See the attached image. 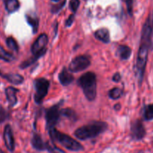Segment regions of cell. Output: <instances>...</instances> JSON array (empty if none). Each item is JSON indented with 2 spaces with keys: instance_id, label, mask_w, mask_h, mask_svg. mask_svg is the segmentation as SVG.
<instances>
[{
  "instance_id": "cell-2",
  "label": "cell",
  "mask_w": 153,
  "mask_h": 153,
  "mask_svg": "<svg viewBox=\"0 0 153 153\" xmlns=\"http://www.w3.org/2000/svg\"><path fill=\"white\" fill-rule=\"evenodd\" d=\"M107 128L108 124L102 121H94L91 123L77 128L74 134L79 140H85L97 137L105 131Z\"/></svg>"
},
{
  "instance_id": "cell-17",
  "label": "cell",
  "mask_w": 153,
  "mask_h": 153,
  "mask_svg": "<svg viewBox=\"0 0 153 153\" xmlns=\"http://www.w3.org/2000/svg\"><path fill=\"white\" fill-rule=\"evenodd\" d=\"M4 6L8 13H13L19 8L20 4L19 0H4Z\"/></svg>"
},
{
  "instance_id": "cell-11",
  "label": "cell",
  "mask_w": 153,
  "mask_h": 153,
  "mask_svg": "<svg viewBox=\"0 0 153 153\" xmlns=\"http://www.w3.org/2000/svg\"><path fill=\"white\" fill-rule=\"evenodd\" d=\"M31 145L35 149L38 151L46 150L47 148V142H44L42 139L41 136L37 133H34L31 140Z\"/></svg>"
},
{
  "instance_id": "cell-30",
  "label": "cell",
  "mask_w": 153,
  "mask_h": 153,
  "mask_svg": "<svg viewBox=\"0 0 153 153\" xmlns=\"http://www.w3.org/2000/svg\"><path fill=\"white\" fill-rule=\"evenodd\" d=\"M112 80L115 82H119L121 80V76L119 73H116L113 76V78H112Z\"/></svg>"
},
{
  "instance_id": "cell-14",
  "label": "cell",
  "mask_w": 153,
  "mask_h": 153,
  "mask_svg": "<svg viewBox=\"0 0 153 153\" xmlns=\"http://www.w3.org/2000/svg\"><path fill=\"white\" fill-rule=\"evenodd\" d=\"M0 76L3 79H6L7 82L13 85H20L23 82L24 79L21 75L17 73H8V74H4L0 71Z\"/></svg>"
},
{
  "instance_id": "cell-10",
  "label": "cell",
  "mask_w": 153,
  "mask_h": 153,
  "mask_svg": "<svg viewBox=\"0 0 153 153\" xmlns=\"http://www.w3.org/2000/svg\"><path fill=\"white\" fill-rule=\"evenodd\" d=\"M4 144L10 152H13L15 149V140L13 137V131L10 125H6L3 133Z\"/></svg>"
},
{
  "instance_id": "cell-28",
  "label": "cell",
  "mask_w": 153,
  "mask_h": 153,
  "mask_svg": "<svg viewBox=\"0 0 153 153\" xmlns=\"http://www.w3.org/2000/svg\"><path fill=\"white\" fill-rule=\"evenodd\" d=\"M66 1H67V0H63L62 2L60 3L59 4H57V5L52 6V13H58V11H60V10H61V9L64 7V6L65 5Z\"/></svg>"
},
{
  "instance_id": "cell-19",
  "label": "cell",
  "mask_w": 153,
  "mask_h": 153,
  "mask_svg": "<svg viewBox=\"0 0 153 153\" xmlns=\"http://www.w3.org/2000/svg\"><path fill=\"white\" fill-rule=\"evenodd\" d=\"M143 118L147 121L153 120V104L147 105L143 109Z\"/></svg>"
},
{
  "instance_id": "cell-23",
  "label": "cell",
  "mask_w": 153,
  "mask_h": 153,
  "mask_svg": "<svg viewBox=\"0 0 153 153\" xmlns=\"http://www.w3.org/2000/svg\"><path fill=\"white\" fill-rule=\"evenodd\" d=\"M6 44H7V47H8L9 49H11L12 51L18 52V50H19L17 43H16V41L13 38V37H7V40H6Z\"/></svg>"
},
{
  "instance_id": "cell-12",
  "label": "cell",
  "mask_w": 153,
  "mask_h": 153,
  "mask_svg": "<svg viewBox=\"0 0 153 153\" xmlns=\"http://www.w3.org/2000/svg\"><path fill=\"white\" fill-rule=\"evenodd\" d=\"M19 92V90L13 87H8L5 89V95L10 107H13L17 103L16 94Z\"/></svg>"
},
{
  "instance_id": "cell-27",
  "label": "cell",
  "mask_w": 153,
  "mask_h": 153,
  "mask_svg": "<svg viewBox=\"0 0 153 153\" xmlns=\"http://www.w3.org/2000/svg\"><path fill=\"white\" fill-rule=\"evenodd\" d=\"M126 4L127 10L130 16H132L133 14V4H134V0H123Z\"/></svg>"
},
{
  "instance_id": "cell-29",
  "label": "cell",
  "mask_w": 153,
  "mask_h": 153,
  "mask_svg": "<svg viewBox=\"0 0 153 153\" xmlns=\"http://www.w3.org/2000/svg\"><path fill=\"white\" fill-rule=\"evenodd\" d=\"M74 20H75V14L73 13V14L70 15V16L68 17V19L65 21V26L67 27V28H68V27H70L72 25H73Z\"/></svg>"
},
{
  "instance_id": "cell-1",
  "label": "cell",
  "mask_w": 153,
  "mask_h": 153,
  "mask_svg": "<svg viewBox=\"0 0 153 153\" xmlns=\"http://www.w3.org/2000/svg\"><path fill=\"white\" fill-rule=\"evenodd\" d=\"M153 31V11L148 15L146 21L143 25L140 38V47L137 52V61L135 64V74L138 81L139 85L143 83L145 70L148 61L149 52L152 46V36Z\"/></svg>"
},
{
  "instance_id": "cell-9",
  "label": "cell",
  "mask_w": 153,
  "mask_h": 153,
  "mask_svg": "<svg viewBox=\"0 0 153 153\" xmlns=\"http://www.w3.org/2000/svg\"><path fill=\"white\" fill-rule=\"evenodd\" d=\"M146 131L140 120H136L131 125V136L134 140H141L146 136Z\"/></svg>"
},
{
  "instance_id": "cell-15",
  "label": "cell",
  "mask_w": 153,
  "mask_h": 153,
  "mask_svg": "<svg viewBox=\"0 0 153 153\" xmlns=\"http://www.w3.org/2000/svg\"><path fill=\"white\" fill-rule=\"evenodd\" d=\"M94 36L97 40L105 43H108L110 42V33H109L108 28H102L97 30L94 32Z\"/></svg>"
},
{
  "instance_id": "cell-7",
  "label": "cell",
  "mask_w": 153,
  "mask_h": 153,
  "mask_svg": "<svg viewBox=\"0 0 153 153\" xmlns=\"http://www.w3.org/2000/svg\"><path fill=\"white\" fill-rule=\"evenodd\" d=\"M91 64V58L88 55H79L76 57L69 66V70L72 73H78L88 68Z\"/></svg>"
},
{
  "instance_id": "cell-6",
  "label": "cell",
  "mask_w": 153,
  "mask_h": 153,
  "mask_svg": "<svg viewBox=\"0 0 153 153\" xmlns=\"http://www.w3.org/2000/svg\"><path fill=\"white\" fill-rule=\"evenodd\" d=\"M63 103V101H61L60 103L52 105V107L49 108L46 111V114H45V117H46V128L48 130L49 128H54L57 123H58V120H59L60 116H61V109H60V106Z\"/></svg>"
},
{
  "instance_id": "cell-13",
  "label": "cell",
  "mask_w": 153,
  "mask_h": 153,
  "mask_svg": "<svg viewBox=\"0 0 153 153\" xmlns=\"http://www.w3.org/2000/svg\"><path fill=\"white\" fill-rule=\"evenodd\" d=\"M69 71L70 70H68L66 67H64L58 75V79H59L60 82L64 86H67V85H70L74 80L73 76Z\"/></svg>"
},
{
  "instance_id": "cell-24",
  "label": "cell",
  "mask_w": 153,
  "mask_h": 153,
  "mask_svg": "<svg viewBox=\"0 0 153 153\" xmlns=\"http://www.w3.org/2000/svg\"><path fill=\"white\" fill-rule=\"evenodd\" d=\"M46 151H48L49 153H66L64 150L61 149L60 148L57 147L55 144H50L49 142H47Z\"/></svg>"
},
{
  "instance_id": "cell-3",
  "label": "cell",
  "mask_w": 153,
  "mask_h": 153,
  "mask_svg": "<svg viewBox=\"0 0 153 153\" xmlns=\"http://www.w3.org/2000/svg\"><path fill=\"white\" fill-rule=\"evenodd\" d=\"M49 134L52 141L60 143L61 146L65 147L68 150L73 152H79L84 150L83 146L80 143L67 134L58 131L55 127L49 128Z\"/></svg>"
},
{
  "instance_id": "cell-16",
  "label": "cell",
  "mask_w": 153,
  "mask_h": 153,
  "mask_svg": "<svg viewBox=\"0 0 153 153\" xmlns=\"http://www.w3.org/2000/svg\"><path fill=\"white\" fill-rule=\"evenodd\" d=\"M131 55V49L128 46L120 45L117 49V55L121 60H128Z\"/></svg>"
},
{
  "instance_id": "cell-5",
  "label": "cell",
  "mask_w": 153,
  "mask_h": 153,
  "mask_svg": "<svg viewBox=\"0 0 153 153\" xmlns=\"http://www.w3.org/2000/svg\"><path fill=\"white\" fill-rule=\"evenodd\" d=\"M35 88L34 102L37 104H41L46 97L49 88V82L45 78H38L34 82Z\"/></svg>"
},
{
  "instance_id": "cell-4",
  "label": "cell",
  "mask_w": 153,
  "mask_h": 153,
  "mask_svg": "<svg viewBox=\"0 0 153 153\" xmlns=\"http://www.w3.org/2000/svg\"><path fill=\"white\" fill-rule=\"evenodd\" d=\"M78 85L82 88L88 101H94L97 97V76L92 72L82 75L78 80Z\"/></svg>"
},
{
  "instance_id": "cell-33",
  "label": "cell",
  "mask_w": 153,
  "mask_h": 153,
  "mask_svg": "<svg viewBox=\"0 0 153 153\" xmlns=\"http://www.w3.org/2000/svg\"><path fill=\"white\" fill-rule=\"evenodd\" d=\"M52 1H59L60 0H52Z\"/></svg>"
},
{
  "instance_id": "cell-26",
  "label": "cell",
  "mask_w": 153,
  "mask_h": 153,
  "mask_svg": "<svg viewBox=\"0 0 153 153\" xmlns=\"http://www.w3.org/2000/svg\"><path fill=\"white\" fill-rule=\"evenodd\" d=\"M9 115L7 111L1 105H0V123H4L6 120H7Z\"/></svg>"
},
{
  "instance_id": "cell-8",
  "label": "cell",
  "mask_w": 153,
  "mask_h": 153,
  "mask_svg": "<svg viewBox=\"0 0 153 153\" xmlns=\"http://www.w3.org/2000/svg\"><path fill=\"white\" fill-rule=\"evenodd\" d=\"M48 43V37L46 34H42L37 38L31 46V52L33 55L39 58L43 56L46 52V45Z\"/></svg>"
},
{
  "instance_id": "cell-32",
  "label": "cell",
  "mask_w": 153,
  "mask_h": 153,
  "mask_svg": "<svg viewBox=\"0 0 153 153\" xmlns=\"http://www.w3.org/2000/svg\"><path fill=\"white\" fill-rule=\"evenodd\" d=\"M136 153H144L143 152V151H139V152H136Z\"/></svg>"
},
{
  "instance_id": "cell-18",
  "label": "cell",
  "mask_w": 153,
  "mask_h": 153,
  "mask_svg": "<svg viewBox=\"0 0 153 153\" xmlns=\"http://www.w3.org/2000/svg\"><path fill=\"white\" fill-rule=\"evenodd\" d=\"M26 18L27 22L30 25L32 28V31L34 34H36L37 32V30H38V26H39V19L37 16H31V15L27 14L25 16Z\"/></svg>"
},
{
  "instance_id": "cell-20",
  "label": "cell",
  "mask_w": 153,
  "mask_h": 153,
  "mask_svg": "<svg viewBox=\"0 0 153 153\" xmlns=\"http://www.w3.org/2000/svg\"><path fill=\"white\" fill-rule=\"evenodd\" d=\"M123 95V90L119 88H114L109 91L108 96L112 100H117Z\"/></svg>"
},
{
  "instance_id": "cell-34",
  "label": "cell",
  "mask_w": 153,
  "mask_h": 153,
  "mask_svg": "<svg viewBox=\"0 0 153 153\" xmlns=\"http://www.w3.org/2000/svg\"><path fill=\"white\" fill-rule=\"evenodd\" d=\"M152 34H153V31H152Z\"/></svg>"
},
{
  "instance_id": "cell-31",
  "label": "cell",
  "mask_w": 153,
  "mask_h": 153,
  "mask_svg": "<svg viewBox=\"0 0 153 153\" xmlns=\"http://www.w3.org/2000/svg\"><path fill=\"white\" fill-rule=\"evenodd\" d=\"M0 153H5V152H4V151H2L1 149H0Z\"/></svg>"
},
{
  "instance_id": "cell-22",
  "label": "cell",
  "mask_w": 153,
  "mask_h": 153,
  "mask_svg": "<svg viewBox=\"0 0 153 153\" xmlns=\"http://www.w3.org/2000/svg\"><path fill=\"white\" fill-rule=\"evenodd\" d=\"M13 56L12 54L7 52L4 48L0 46V59L6 61V62H10L13 60Z\"/></svg>"
},
{
  "instance_id": "cell-21",
  "label": "cell",
  "mask_w": 153,
  "mask_h": 153,
  "mask_svg": "<svg viewBox=\"0 0 153 153\" xmlns=\"http://www.w3.org/2000/svg\"><path fill=\"white\" fill-rule=\"evenodd\" d=\"M61 116H64L71 120H76V114L73 109L71 108H64L61 110Z\"/></svg>"
},
{
  "instance_id": "cell-25",
  "label": "cell",
  "mask_w": 153,
  "mask_h": 153,
  "mask_svg": "<svg viewBox=\"0 0 153 153\" xmlns=\"http://www.w3.org/2000/svg\"><path fill=\"white\" fill-rule=\"evenodd\" d=\"M79 5H80V0H70V8L71 9V10L73 12V13H76Z\"/></svg>"
}]
</instances>
